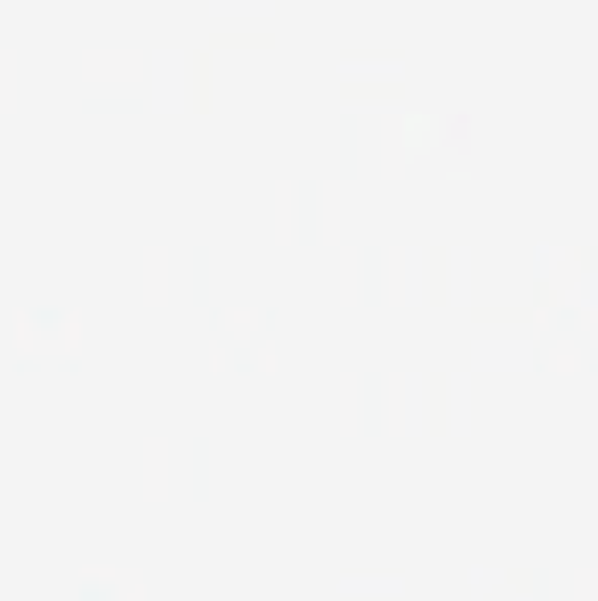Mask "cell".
<instances>
[{
	"mask_svg": "<svg viewBox=\"0 0 598 601\" xmlns=\"http://www.w3.org/2000/svg\"><path fill=\"white\" fill-rule=\"evenodd\" d=\"M443 132H447V120H439V115H426V111H406L402 115V144H406L410 160L443 147Z\"/></svg>",
	"mask_w": 598,
	"mask_h": 601,
	"instance_id": "1",
	"label": "cell"
}]
</instances>
